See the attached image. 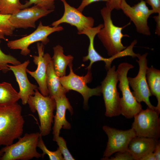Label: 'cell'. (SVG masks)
Instances as JSON below:
<instances>
[{
  "label": "cell",
  "instance_id": "8fae6325",
  "mask_svg": "<svg viewBox=\"0 0 160 160\" xmlns=\"http://www.w3.org/2000/svg\"><path fill=\"white\" fill-rule=\"evenodd\" d=\"M145 1L141 0L133 6H131L126 0H122L120 9L134 24L137 32L146 36L151 35L148 24L150 16L154 13L153 10L147 6Z\"/></svg>",
  "mask_w": 160,
  "mask_h": 160
},
{
  "label": "cell",
  "instance_id": "e0dca14e",
  "mask_svg": "<svg viewBox=\"0 0 160 160\" xmlns=\"http://www.w3.org/2000/svg\"><path fill=\"white\" fill-rule=\"evenodd\" d=\"M103 24H101L96 27L87 28L78 34H84L89 38V44L88 48V55L83 57V61L86 62L89 60V65L86 69H91L92 66L95 62L99 61H103L105 63V68L107 70L111 67V64L113 61L118 58L120 57L118 55L110 57L108 58H105L101 56L95 50L94 46V40L95 36L97 35L100 30L103 27Z\"/></svg>",
  "mask_w": 160,
  "mask_h": 160
},
{
  "label": "cell",
  "instance_id": "8d00e7d4",
  "mask_svg": "<svg viewBox=\"0 0 160 160\" xmlns=\"http://www.w3.org/2000/svg\"><path fill=\"white\" fill-rule=\"evenodd\" d=\"M3 154V152L1 151V150H0V157Z\"/></svg>",
  "mask_w": 160,
  "mask_h": 160
},
{
  "label": "cell",
  "instance_id": "d4e9b609",
  "mask_svg": "<svg viewBox=\"0 0 160 160\" xmlns=\"http://www.w3.org/2000/svg\"><path fill=\"white\" fill-rule=\"evenodd\" d=\"M10 15L0 13V39L7 41L5 36L12 35L15 29L9 20Z\"/></svg>",
  "mask_w": 160,
  "mask_h": 160
},
{
  "label": "cell",
  "instance_id": "e575fe53",
  "mask_svg": "<svg viewBox=\"0 0 160 160\" xmlns=\"http://www.w3.org/2000/svg\"><path fill=\"white\" fill-rule=\"evenodd\" d=\"M153 18L156 23L155 33L159 36L160 35V15L158 14V15L154 16Z\"/></svg>",
  "mask_w": 160,
  "mask_h": 160
},
{
  "label": "cell",
  "instance_id": "30bf717a",
  "mask_svg": "<svg viewBox=\"0 0 160 160\" xmlns=\"http://www.w3.org/2000/svg\"><path fill=\"white\" fill-rule=\"evenodd\" d=\"M148 53L142 55L138 54L137 56L138 60H136L139 65L138 73L135 77H127L129 85L133 91L132 94L136 100L139 103L143 102L149 108L156 110V107L151 103L149 98L152 95L148 85L146 79V72L148 66L147 57Z\"/></svg>",
  "mask_w": 160,
  "mask_h": 160
},
{
  "label": "cell",
  "instance_id": "1f68e13d",
  "mask_svg": "<svg viewBox=\"0 0 160 160\" xmlns=\"http://www.w3.org/2000/svg\"><path fill=\"white\" fill-rule=\"evenodd\" d=\"M146 2L151 7L154 13L160 15V0H147Z\"/></svg>",
  "mask_w": 160,
  "mask_h": 160
},
{
  "label": "cell",
  "instance_id": "74e56055",
  "mask_svg": "<svg viewBox=\"0 0 160 160\" xmlns=\"http://www.w3.org/2000/svg\"></svg>",
  "mask_w": 160,
  "mask_h": 160
},
{
  "label": "cell",
  "instance_id": "d6a6232c",
  "mask_svg": "<svg viewBox=\"0 0 160 160\" xmlns=\"http://www.w3.org/2000/svg\"><path fill=\"white\" fill-rule=\"evenodd\" d=\"M108 1V0H82L81 4L77 9L82 12L86 6L92 3L99 1H103L107 2Z\"/></svg>",
  "mask_w": 160,
  "mask_h": 160
},
{
  "label": "cell",
  "instance_id": "d590c367",
  "mask_svg": "<svg viewBox=\"0 0 160 160\" xmlns=\"http://www.w3.org/2000/svg\"><path fill=\"white\" fill-rule=\"evenodd\" d=\"M141 160H155L153 152L148 154L143 158Z\"/></svg>",
  "mask_w": 160,
  "mask_h": 160
},
{
  "label": "cell",
  "instance_id": "4fadbf2b",
  "mask_svg": "<svg viewBox=\"0 0 160 160\" xmlns=\"http://www.w3.org/2000/svg\"><path fill=\"white\" fill-rule=\"evenodd\" d=\"M44 45L41 43L37 42V48L38 55L32 56L33 62L37 65L36 69L34 71H31L27 68L26 71L37 82L40 92L44 96H48L49 92L47 83V71L52 57L49 54L44 53Z\"/></svg>",
  "mask_w": 160,
  "mask_h": 160
},
{
  "label": "cell",
  "instance_id": "cb8c5ba5",
  "mask_svg": "<svg viewBox=\"0 0 160 160\" xmlns=\"http://www.w3.org/2000/svg\"><path fill=\"white\" fill-rule=\"evenodd\" d=\"M19 0H0V13L11 15L22 9Z\"/></svg>",
  "mask_w": 160,
  "mask_h": 160
},
{
  "label": "cell",
  "instance_id": "4316f807",
  "mask_svg": "<svg viewBox=\"0 0 160 160\" xmlns=\"http://www.w3.org/2000/svg\"><path fill=\"white\" fill-rule=\"evenodd\" d=\"M1 42L0 39V44ZM21 63L20 62L14 57L4 53L0 48V69L3 73H6L10 71L7 66L8 63L16 65Z\"/></svg>",
  "mask_w": 160,
  "mask_h": 160
},
{
  "label": "cell",
  "instance_id": "ba28073f",
  "mask_svg": "<svg viewBox=\"0 0 160 160\" xmlns=\"http://www.w3.org/2000/svg\"><path fill=\"white\" fill-rule=\"evenodd\" d=\"M70 73L67 76L59 77L62 85L70 90H73L80 93L84 99V106L88 104L89 98L93 96H100L102 93L100 86L94 88H90L87 85L92 79L91 69H88L87 74L84 76H80L75 74L72 69V63L68 65Z\"/></svg>",
  "mask_w": 160,
  "mask_h": 160
},
{
  "label": "cell",
  "instance_id": "f1b7e54d",
  "mask_svg": "<svg viewBox=\"0 0 160 160\" xmlns=\"http://www.w3.org/2000/svg\"><path fill=\"white\" fill-rule=\"evenodd\" d=\"M55 141L56 142L58 146V148L61 152L64 160H75L68 149L66 141L63 137L59 136Z\"/></svg>",
  "mask_w": 160,
  "mask_h": 160
},
{
  "label": "cell",
  "instance_id": "3957f363",
  "mask_svg": "<svg viewBox=\"0 0 160 160\" xmlns=\"http://www.w3.org/2000/svg\"><path fill=\"white\" fill-rule=\"evenodd\" d=\"M41 135L40 132L26 133L16 143L5 146L1 149L3 154L0 160H28L41 157L36 150Z\"/></svg>",
  "mask_w": 160,
  "mask_h": 160
},
{
  "label": "cell",
  "instance_id": "9a60e30c",
  "mask_svg": "<svg viewBox=\"0 0 160 160\" xmlns=\"http://www.w3.org/2000/svg\"><path fill=\"white\" fill-rule=\"evenodd\" d=\"M60 0L64 5V14L61 18L52 23V27H57L62 23H68L76 28L78 34L87 28L93 27L95 21L92 17L84 16L77 9L70 6L65 0Z\"/></svg>",
  "mask_w": 160,
  "mask_h": 160
},
{
  "label": "cell",
  "instance_id": "44dd1931",
  "mask_svg": "<svg viewBox=\"0 0 160 160\" xmlns=\"http://www.w3.org/2000/svg\"><path fill=\"white\" fill-rule=\"evenodd\" d=\"M53 49V55L52 60L55 72L59 77L65 76L67 66L72 62L73 57L71 55H65L63 47L59 44Z\"/></svg>",
  "mask_w": 160,
  "mask_h": 160
},
{
  "label": "cell",
  "instance_id": "7a4b0ae2",
  "mask_svg": "<svg viewBox=\"0 0 160 160\" xmlns=\"http://www.w3.org/2000/svg\"><path fill=\"white\" fill-rule=\"evenodd\" d=\"M112 11L105 6L101 9L103 26L97 34L110 57L121 54L127 48L123 45L121 40L124 37L129 36L122 33L124 27H119L113 24L111 18Z\"/></svg>",
  "mask_w": 160,
  "mask_h": 160
},
{
  "label": "cell",
  "instance_id": "7402d4cb",
  "mask_svg": "<svg viewBox=\"0 0 160 160\" xmlns=\"http://www.w3.org/2000/svg\"><path fill=\"white\" fill-rule=\"evenodd\" d=\"M146 79L148 88L152 95L155 96L157 100L156 110L160 112V71L152 65L148 67L146 72Z\"/></svg>",
  "mask_w": 160,
  "mask_h": 160
},
{
  "label": "cell",
  "instance_id": "f546056e",
  "mask_svg": "<svg viewBox=\"0 0 160 160\" xmlns=\"http://www.w3.org/2000/svg\"><path fill=\"white\" fill-rule=\"evenodd\" d=\"M106 160H132L133 157L128 150L118 152L114 157H111L106 159Z\"/></svg>",
  "mask_w": 160,
  "mask_h": 160
},
{
  "label": "cell",
  "instance_id": "83f0119b",
  "mask_svg": "<svg viewBox=\"0 0 160 160\" xmlns=\"http://www.w3.org/2000/svg\"><path fill=\"white\" fill-rule=\"evenodd\" d=\"M56 0H28L23 4L22 9L29 7L32 5H37L44 9L54 10Z\"/></svg>",
  "mask_w": 160,
  "mask_h": 160
},
{
  "label": "cell",
  "instance_id": "484cf974",
  "mask_svg": "<svg viewBox=\"0 0 160 160\" xmlns=\"http://www.w3.org/2000/svg\"><path fill=\"white\" fill-rule=\"evenodd\" d=\"M41 135L39 137L37 144L39 147L43 151L41 157H43L45 155H47L50 160H64L61 152L58 148L55 151H51L48 150L45 146Z\"/></svg>",
  "mask_w": 160,
  "mask_h": 160
},
{
  "label": "cell",
  "instance_id": "7c38bea8",
  "mask_svg": "<svg viewBox=\"0 0 160 160\" xmlns=\"http://www.w3.org/2000/svg\"><path fill=\"white\" fill-rule=\"evenodd\" d=\"M103 129L108 138L107 146L102 160L109 158L115 153L123 152L128 150L131 140L136 136L133 129L131 128L127 130H122L104 125Z\"/></svg>",
  "mask_w": 160,
  "mask_h": 160
},
{
  "label": "cell",
  "instance_id": "f35d334b",
  "mask_svg": "<svg viewBox=\"0 0 160 160\" xmlns=\"http://www.w3.org/2000/svg\"></svg>",
  "mask_w": 160,
  "mask_h": 160
},
{
  "label": "cell",
  "instance_id": "9c48e42d",
  "mask_svg": "<svg viewBox=\"0 0 160 160\" xmlns=\"http://www.w3.org/2000/svg\"><path fill=\"white\" fill-rule=\"evenodd\" d=\"M63 30L61 26L51 27L43 25L40 21L36 29L31 33L20 39L8 41L7 43L8 47L12 49L20 50V54L26 56L30 53L29 46L36 42H41L44 45L47 44L49 41L48 36L52 33L59 32Z\"/></svg>",
  "mask_w": 160,
  "mask_h": 160
},
{
  "label": "cell",
  "instance_id": "2e32d148",
  "mask_svg": "<svg viewBox=\"0 0 160 160\" xmlns=\"http://www.w3.org/2000/svg\"><path fill=\"white\" fill-rule=\"evenodd\" d=\"M30 62L29 60L16 65H7L9 70L12 71L15 77L19 87L18 92L20 99L23 105H25L29 97L34 95L35 90L37 86L32 84L27 77L26 70Z\"/></svg>",
  "mask_w": 160,
  "mask_h": 160
},
{
  "label": "cell",
  "instance_id": "8992f818",
  "mask_svg": "<svg viewBox=\"0 0 160 160\" xmlns=\"http://www.w3.org/2000/svg\"><path fill=\"white\" fill-rule=\"evenodd\" d=\"M116 69L115 65H113L107 70L106 76L100 86L105 108V114L108 117L121 114L120 97L117 87L118 80Z\"/></svg>",
  "mask_w": 160,
  "mask_h": 160
},
{
  "label": "cell",
  "instance_id": "5b68a950",
  "mask_svg": "<svg viewBox=\"0 0 160 160\" xmlns=\"http://www.w3.org/2000/svg\"><path fill=\"white\" fill-rule=\"evenodd\" d=\"M133 68L131 64L124 62L120 64L116 70L119 81L118 87L122 95L120 98L121 114L127 119L134 117L142 109V106L136 100L130 90L127 78L129 71Z\"/></svg>",
  "mask_w": 160,
  "mask_h": 160
},
{
  "label": "cell",
  "instance_id": "ffe728a7",
  "mask_svg": "<svg viewBox=\"0 0 160 160\" xmlns=\"http://www.w3.org/2000/svg\"><path fill=\"white\" fill-rule=\"evenodd\" d=\"M47 83L49 95L55 100L64 95L69 90L61 84L55 71L52 60L49 63L47 71Z\"/></svg>",
  "mask_w": 160,
  "mask_h": 160
},
{
  "label": "cell",
  "instance_id": "6da1fadb",
  "mask_svg": "<svg viewBox=\"0 0 160 160\" xmlns=\"http://www.w3.org/2000/svg\"><path fill=\"white\" fill-rule=\"evenodd\" d=\"M22 111L17 103L0 106V146L10 145L22 135L25 121Z\"/></svg>",
  "mask_w": 160,
  "mask_h": 160
},
{
  "label": "cell",
  "instance_id": "d6986e66",
  "mask_svg": "<svg viewBox=\"0 0 160 160\" xmlns=\"http://www.w3.org/2000/svg\"><path fill=\"white\" fill-rule=\"evenodd\" d=\"M158 140L143 137L136 136L130 141L128 150L134 160H141L148 154L153 152Z\"/></svg>",
  "mask_w": 160,
  "mask_h": 160
},
{
  "label": "cell",
  "instance_id": "4dcf8cb0",
  "mask_svg": "<svg viewBox=\"0 0 160 160\" xmlns=\"http://www.w3.org/2000/svg\"><path fill=\"white\" fill-rule=\"evenodd\" d=\"M122 0H108L106 2L105 7L112 11L114 9H120V7Z\"/></svg>",
  "mask_w": 160,
  "mask_h": 160
},
{
  "label": "cell",
  "instance_id": "603a6c76",
  "mask_svg": "<svg viewBox=\"0 0 160 160\" xmlns=\"http://www.w3.org/2000/svg\"><path fill=\"white\" fill-rule=\"evenodd\" d=\"M20 99L18 92L11 84L3 82L0 83V106H9L16 103Z\"/></svg>",
  "mask_w": 160,
  "mask_h": 160
},
{
  "label": "cell",
  "instance_id": "277c9868",
  "mask_svg": "<svg viewBox=\"0 0 160 160\" xmlns=\"http://www.w3.org/2000/svg\"><path fill=\"white\" fill-rule=\"evenodd\" d=\"M27 103L31 112L34 113L36 111L38 113L41 135H47L51 130L53 112L56 109L55 100L49 95H43L37 88L35 90L34 95L29 97Z\"/></svg>",
  "mask_w": 160,
  "mask_h": 160
},
{
  "label": "cell",
  "instance_id": "836d02e7",
  "mask_svg": "<svg viewBox=\"0 0 160 160\" xmlns=\"http://www.w3.org/2000/svg\"><path fill=\"white\" fill-rule=\"evenodd\" d=\"M153 153L155 160H160V143L159 141L156 145Z\"/></svg>",
  "mask_w": 160,
  "mask_h": 160
},
{
  "label": "cell",
  "instance_id": "ac0fdd59",
  "mask_svg": "<svg viewBox=\"0 0 160 160\" xmlns=\"http://www.w3.org/2000/svg\"><path fill=\"white\" fill-rule=\"evenodd\" d=\"M56 103V112L54 116V124L52 127L53 141H55L59 136L61 129H71V124L66 119V111L68 110L71 115L73 114L72 106L66 97V95L55 100Z\"/></svg>",
  "mask_w": 160,
  "mask_h": 160
},
{
  "label": "cell",
  "instance_id": "52a82bcc",
  "mask_svg": "<svg viewBox=\"0 0 160 160\" xmlns=\"http://www.w3.org/2000/svg\"><path fill=\"white\" fill-rule=\"evenodd\" d=\"M155 110L148 107L142 109L135 115L132 128L136 136L153 138L158 140L160 136V119Z\"/></svg>",
  "mask_w": 160,
  "mask_h": 160
},
{
  "label": "cell",
  "instance_id": "5bb4252c",
  "mask_svg": "<svg viewBox=\"0 0 160 160\" xmlns=\"http://www.w3.org/2000/svg\"><path fill=\"white\" fill-rule=\"evenodd\" d=\"M54 11L46 10L36 5L10 15L9 20L15 28H35L37 21Z\"/></svg>",
  "mask_w": 160,
  "mask_h": 160
}]
</instances>
